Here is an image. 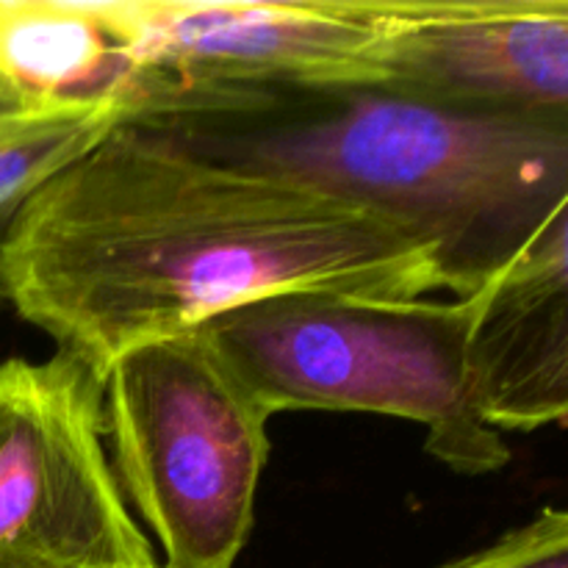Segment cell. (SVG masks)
Instances as JSON below:
<instances>
[{
  "instance_id": "cell-1",
  "label": "cell",
  "mask_w": 568,
  "mask_h": 568,
  "mask_svg": "<svg viewBox=\"0 0 568 568\" xmlns=\"http://www.w3.org/2000/svg\"><path fill=\"white\" fill-rule=\"evenodd\" d=\"M425 244L353 203L125 120L0 233V297L100 383L128 349L275 297L422 300Z\"/></svg>"
},
{
  "instance_id": "cell-2",
  "label": "cell",
  "mask_w": 568,
  "mask_h": 568,
  "mask_svg": "<svg viewBox=\"0 0 568 568\" xmlns=\"http://www.w3.org/2000/svg\"><path fill=\"white\" fill-rule=\"evenodd\" d=\"M131 122L200 155L353 203L425 244L442 288L486 286L568 211V116L388 89L194 87L139 78Z\"/></svg>"
},
{
  "instance_id": "cell-3",
  "label": "cell",
  "mask_w": 568,
  "mask_h": 568,
  "mask_svg": "<svg viewBox=\"0 0 568 568\" xmlns=\"http://www.w3.org/2000/svg\"><path fill=\"white\" fill-rule=\"evenodd\" d=\"M471 303L275 294L197 327L272 416L361 410L416 422L427 453L460 475L508 466L503 433L483 425L466 383Z\"/></svg>"
},
{
  "instance_id": "cell-4",
  "label": "cell",
  "mask_w": 568,
  "mask_h": 568,
  "mask_svg": "<svg viewBox=\"0 0 568 568\" xmlns=\"http://www.w3.org/2000/svg\"><path fill=\"white\" fill-rule=\"evenodd\" d=\"M270 410L200 333L139 344L103 375V436L161 568H233L255 525Z\"/></svg>"
},
{
  "instance_id": "cell-5",
  "label": "cell",
  "mask_w": 568,
  "mask_h": 568,
  "mask_svg": "<svg viewBox=\"0 0 568 568\" xmlns=\"http://www.w3.org/2000/svg\"><path fill=\"white\" fill-rule=\"evenodd\" d=\"M103 438L87 366L64 353L0 364V568H161Z\"/></svg>"
},
{
  "instance_id": "cell-6",
  "label": "cell",
  "mask_w": 568,
  "mask_h": 568,
  "mask_svg": "<svg viewBox=\"0 0 568 568\" xmlns=\"http://www.w3.org/2000/svg\"><path fill=\"white\" fill-rule=\"evenodd\" d=\"M139 78L383 89L381 0H92Z\"/></svg>"
},
{
  "instance_id": "cell-7",
  "label": "cell",
  "mask_w": 568,
  "mask_h": 568,
  "mask_svg": "<svg viewBox=\"0 0 568 568\" xmlns=\"http://www.w3.org/2000/svg\"><path fill=\"white\" fill-rule=\"evenodd\" d=\"M383 89L458 109L568 116L566 0H381Z\"/></svg>"
},
{
  "instance_id": "cell-8",
  "label": "cell",
  "mask_w": 568,
  "mask_h": 568,
  "mask_svg": "<svg viewBox=\"0 0 568 568\" xmlns=\"http://www.w3.org/2000/svg\"><path fill=\"white\" fill-rule=\"evenodd\" d=\"M471 303L466 383L497 433H532L568 416V211H560Z\"/></svg>"
},
{
  "instance_id": "cell-9",
  "label": "cell",
  "mask_w": 568,
  "mask_h": 568,
  "mask_svg": "<svg viewBox=\"0 0 568 568\" xmlns=\"http://www.w3.org/2000/svg\"><path fill=\"white\" fill-rule=\"evenodd\" d=\"M136 83L92 0H0V89L14 103L131 100Z\"/></svg>"
},
{
  "instance_id": "cell-10",
  "label": "cell",
  "mask_w": 568,
  "mask_h": 568,
  "mask_svg": "<svg viewBox=\"0 0 568 568\" xmlns=\"http://www.w3.org/2000/svg\"><path fill=\"white\" fill-rule=\"evenodd\" d=\"M131 116V100L0 105V233L31 194Z\"/></svg>"
},
{
  "instance_id": "cell-11",
  "label": "cell",
  "mask_w": 568,
  "mask_h": 568,
  "mask_svg": "<svg viewBox=\"0 0 568 568\" xmlns=\"http://www.w3.org/2000/svg\"><path fill=\"white\" fill-rule=\"evenodd\" d=\"M442 568H568V514L544 508L488 547Z\"/></svg>"
},
{
  "instance_id": "cell-12",
  "label": "cell",
  "mask_w": 568,
  "mask_h": 568,
  "mask_svg": "<svg viewBox=\"0 0 568 568\" xmlns=\"http://www.w3.org/2000/svg\"><path fill=\"white\" fill-rule=\"evenodd\" d=\"M6 103H14V100H11V98H9V94H6V92H3V89H0V105H6Z\"/></svg>"
}]
</instances>
